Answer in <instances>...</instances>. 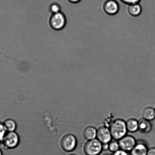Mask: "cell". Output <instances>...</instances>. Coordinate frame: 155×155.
Instances as JSON below:
<instances>
[{
  "label": "cell",
  "instance_id": "cell-21",
  "mask_svg": "<svg viewBox=\"0 0 155 155\" xmlns=\"http://www.w3.org/2000/svg\"><path fill=\"white\" fill-rule=\"evenodd\" d=\"M147 155H155V147H152L149 148Z\"/></svg>",
  "mask_w": 155,
  "mask_h": 155
},
{
  "label": "cell",
  "instance_id": "cell-19",
  "mask_svg": "<svg viewBox=\"0 0 155 155\" xmlns=\"http://www.w3.org/2000/svg\"><path fill=\"white\" fill-rule=\"evenodd\" d=\"M123 3L126 5H129L131 4L140 3L141 0H120Z\"/></svg>",
  "mask_w": 155,
  "mask_h": 155
},
{
  "label": "cell",
  "instance_id": "cell-1",
  "mask_svg": "<svg viewBox=\"0 0 155 155\" xmlns=\"http://www.w3.org/2000/svg\"><path fill=\"white\" fill-rule=\"evenodd\" d=\"M113 139L119 140L127 135L128 132L126 122L122 119L113 120L109 127Z\"/></svg>",
  "mask_w": 155,
  "mask_h": 155
},
{
  "label": "cell",
  "instance_id": "cell-27",
  "mask_svg": "<svg viewBox=\"0 0 155 155\" xmlns=\"http://www.w3.org/2000/svg\"><path fill=\"white\" fill-rule=\"evenodd\" d=\"M154 112H155V107L154 108Z\"/></svg>",
  "mask_w": 155,
  "mask_h": 155
},
{
  "label": "cell",
  "instance_id": "cell-25",
  "mask_svg": "<svg viewBox=\"0 0 155 155\" xmlns=\"http://www.w3.org/2000/svg\"><path fill=\"white\" fill-rule=\"evenodd\" d=\"M103 155H113V154L112 155V154H110V153H105V154H104Z\"/></svg>",
  "mask_w": 155,
  "mask_h": 155
},
{
  "label": "cell",
  "instance_id": "cell-9",
  "mask_svg": "<svg viewBox=\"0 0 155 155\" xmlns=\"http://www.w3.org/2000/svg\"><path fill=\"white\" fill-rule=\"evenodd\" d=\"M149 148L145 141L137 140L136 144L130 151L131 155H147Z\"/></svg>",
  "mask_w": 155,
  "mask_h": 155
},
{
  "label": "cell",
  "instance_id": "cell-8",
  "mask_svg": "<svg viewBox=\"0 0 155 155\" xmlns=\"http://www.w3.org/2000/svg\"><path fill=\"white\" fill-rule=\"evenodd\" d=\"M104 11L108 15H115L120 10V5L116 0H107L103 4Z\"/></svg>",
  "mask_w": 155,
  "mask_h": 155
},
{
  "label": "cell",
  "instance_id": "cell-17",
  "mask_svg": "<svg viewBox=\"0 0 155 155\" xmlns=\"http://www.w3.org/2000/svg\"><path fill=\"white\" fill-rule=\"evenodd\" d=\"M50 10L53 14L58 13L61 12V7L58 3H54L51 4L50 6Z\"/></svg>",
  "mask_w": 155,
  "mask_h": 155
},
{
  "label": "cell",
  "instance_id": "cell-28",
  "mask_svg": "<svg viewBox=\"0 0 155 155\" xmlns=\"http://www.w3.org/2000/svg\"><path fill=\"white\" fill-rule=\"evenodd\" d=\"M1 140L0 139V143H1Z\"/></svg>",
  "mask_w": 155,
  "mask_h": 155
},
{
  "label": "cell",
  "instance_id": "cell-12",
  "mask_svg": "<svg viewBox=\"0 0 155 155\" xmlns=\"http://www.w3.org/2000/svg\"><path fill=\"white\" fill-rule=\"evenodd\" d=\"M127 11L130 15L133 17H137L142 12V8L140 3L128 5Z\"/></svg>",
  "mask_w": 155,
  "mask_h": 155
},
{
  "label": "cell",
  "instance_id": "cell-6",
  "mask_svg": "<svg viewBox=\"0 0 155 155\" xmlns=\"http://www.w3.org/2000/svg\"><path fill=\"white\" fill-rule=\"evenodd\" d=\"M137 141L133 136L126 135L118 140L120 149L130 153L136 144Z\"/></svg>",
  "mask_w": 155,
  "mask_h": 155
},
{
  "label": "cell",
  "instance_id": "cell-15",
  "mask_svg": "<svg viewBox=\"0 0 155 155\" xmlns=\"http://www.w3.org/2000/svg\"><path fill=\"white\" fill-rule=\"evenodd\" d=\"M3 124L8 132L15 131L17 127L15 121L12 119H6L4 121Z\"/></svg>",
  "mask_w": 155,
  "mask_h": 155
},
{
  "label": "cell",
  "instance_id": "cell-22",
  "mask_svg": "<svg viewBox=\"0 0 155 155\" xmlns=\"http://www.w3.org/2000/svg\"><path fill=\"white\" fill-rule=\"evenodd\" d=\"M109 143H106L102 144V150H109Z\"/></svg>",
  "mask_w": 155,
  "mask_h": 155
},
{
  "label": "cell",
  "instance_id": "cell-18",
  "mask_svg": "<svg viewBox=\"0 0 155 155\" xmlns=\"http://www.w3.org/2000/svg\"><path fill=\"white\" fill-rule=\"evenodd\" d=\"M7 132L8 131L3 123H0V139L1 141Z\"/></svg>",
  "mask_w": 155,
  "mask_h": 155
},
{
  "label": "cell",
  "instance_id": "cell-5",
  "mask_svg": "<svg viewBox=\"0 0 155 155\" xmlns=\"http://www.w3.org/2000/svg\"><path fill=\"white\" fill-rule=\"evenodd\" d=\"M66 23L65 16L61 12L52 14L50 19L51 28L56 31L62 29L65 26Z\"/></svg>",
  "mask_w": 155,
  "mask_h": 155
},
{
  "label": "cell",
  "instance_id": "cell-20",
  "mask_svg": "<svg viewBox=\"0 0 155 155\" xmlns=\"http://www.w3.org/2000/svg\"><path fill=\"white\" fill-rule=\"evenodd\" d=\"M128 152L120 149L117 151L113 153V155H129Z\"/></svg>",
  "mask_w": 155,
  "mask_h": 155
},
{
  "label": "cell",
  "instance_id": "cell-24",
  "mask_svg": "<svg viewBox=\"0 0 155 155\" xmlns=\"http://www.w3.org/2000/svg\"><path fill=\"white\" fill-rule=\"evenodd\" d=\"M0 155H3L2 150H1V149H0Z\"/></svg>",
  "mask_w": 155,
  "mask_h": 155
},
{
  "label": "cell",
  "instance_id": "cell-4",
  "mask_svg": "<svg viewBox=\"0 0 155 155\" xmlns=\"http://www.w3.org/2000/svg\"><path fill=\"white\" fill-rule=\"evenodd\" d=\"M1 142L6 149H13L19 145L20 138L15 132H7L2 138Z\"/></svg>",
  "mask_w": 155,
  "mask_h": 155
},
{
  "label": "cell",
  "instance_id": "cell-11",
  "mask_svg": "<svg viewBox=\"0 0 155 155\" xmlns=\"http://www.w3.org/2000/svg\"><path fill=\"white\" fill-rule=\"evenodd\" d=\"M97 129L92 126H89L84 129L83 136L87 141L96 138Z\"/></svg>",
  "mask_w": 155,
  "mask_h": 155
},
{
  "label": "cell",
  "instance_id": "cell-7",
  "mask_svg": "<svg viewBox=\"0 0 155 155\" xmlns=\"http://www.w3.org/2000/svg\"><path fill=\"white\" fill-rule=\"evenodd\" d=\"M96 138L102 143H109L113 139L109 127L102 126L97 129Z\"/></svg>",
  "mask_w": 155,
  "mask_h": 155
},
{
  "label": "cell",
  "instance_id": "cell-13",
  "mask_svg": "<svg viewBox=\"0 0 155 155\" xmlns=\"http://www.w3.org/2000/svg\"><path fill=\"white\" fill-rule=\"evenodd\" d=\"M126 122L128 132L134 133L138 130V120L132 118Z\"/></svg>",
  "mask_w": 155,
  "mask_h": 155
},
{
  "label": "cell",
  "instance_id": "cell-14",
  "mask_svg": "<svg viewBox=\"0 0 155 155\" xmlns=\"http://www.w3.org/2000/svg\"><path fill=\"white\" fill-rule=\"evenodd\" d=\"M142 118L151 121L155 118L154 108L148 107L143 110L141 112Z\"/></svg>",
  "mask_w": 155,
  "mask_h": 155
},
{
  "label": "cell",
  "instance_id": "cell-26",
  "mask_svg": "<svg viewBox=\"0 0 155 155\" xmlns=\"http://www.w3.org/2000/svg\"><path fill=\"white\" fill-rule=\"evenodd\" d=\"M76 155L74 154H69V155Z\"/></svg>",
  "mask_w": 155,
  "mask_h": 155
},
{
  "label": "cell",
  "instance_id": "cell-16",
  "mask_svg": "<svg viewBox=\"0 0 155 155\" xmlns=\"http://www.w3.org/2000/svg\"><path fill=\"white\" fill-rule=\"evenodd\" d=\"M109 150L113 153L120 150V149L118 141L117 140L113 139L109 143Z\"/></svg>",
  "mask_w": 155,
  "mask_h": 155
},
{
  "label": "cell",
  "instance_id": "cell-3",
  "mask_svg": "<svg viewBox=\"0 0 155 155\" xmlns=\"http://www.w3.org/2000/svg\"><path fill=\"white\" fill-rule=\"evenodd\" d=\"M77 144L78 141L76 137L71 134L64 135L60 141L61 149L67 152L73 151L76 148Z\"/></svg>",
  "mask_w": 155,
  "mask_h": 155
},
{
  "label": "cell",
  "instance_id": "cell-10",
  "mask_svg": "<svg viewBox=\"0 0 155 155\" xmlns=\"http://www.w3.org/2000/svg\"><path fill=\"white\" fill-rule=\"evenodd\" d=\"M153 126L150 121L142 118L138 120V130L141 133L148 134L151 132Z\"/></svg>",
  "mask_w": 155,
  "mask_h": 155
},
{
  "label": "cell",
  "instance_id": "cell-2",
  "mask_svg": "<svg viewBox=\"0 0 155 155\" xmlns=\"http://www.w3.org/2000/svg\"><path fill=\"white\" fill-rule=\"evenodd\" d=\"M83 150L85 155H99L103 150L102 143L97 138L87 141Z\"/></svg>",
  "mask_w": 155,
  "mask_h": 155
},
{
  "label": "cell",
  "instance_id": "cell-23",
  "mask_svg": "<svg viewBox=\"0 0 155 155\" xmlns=\"http://www.w3.org/2000/svg\"><path fill=\"white\" fill-rule=\"evenodd\" d=\"M68 1L71 3L77 4L81 2V0H68Z\"/></svg>",
  "mask_w": 155,
  "mask_h": 155
}]
</instances>
